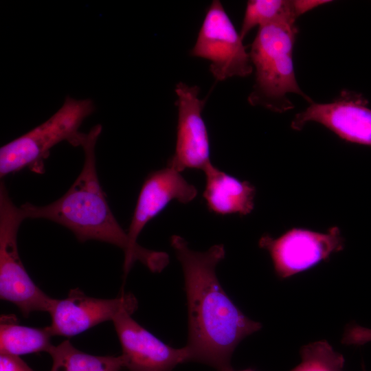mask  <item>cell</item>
Instances as JSON below:
<instances>
[{
    "mask_svg": "<svg viewBox=\"0 0 371 371\" xmlns=\"http://www.w3.org/2000/svg\"><path fill=\"white\" fill-rule=\"evenodd\" d=\"M170 244L184 276L188 314L185 346L189 361L205 363L216 371H233L231 359L236 348L262 325L238 308L216 277V267L225 255L224 246L196 251L177 235L171 236Z\"/></svg>",
    "mask_w": 371,
    "mask_h": 371,
    "instance_id": "1",
    "label": "cell"
},
{
    "mask_svg": "<svg viewBox=\"0 0 371 371\" xmlns=\"http://www.w3.org/2000/svg\"><path fill=\"white\" fill-rule=\"evenodd\" d=\"M102 126L85 133L80 146L85 161L82 169L67 192L58 200L43 206L25 203L20 206L24 218H43L70 229L80 242L98 240L115 245L124 253V278L133 263L139 261L153 273H160L169 263L164 251L134 245L113 216L96 170L95 148Z\"/></svg>",
    "mask_w": 371,
    "mask_h": 371,
    "instance_id": "2",
    "label": "cell"
},
{
    "mask_svg": "<svg viewBox=\"0 0 371 371\" xmlns=\"http://www.w3.org/2000/svg\"><path fill=\"white\" fill-rule=\"evenodd\" d=\"M295 21L288 15L259 27L249 52L255 69V82L248 96L251 105L284 113L294 108L288 98L291 93L313 102L300 89L294 71Z\"/></svg>",
    "mask_w": 371,
    "mask_h": 371,
    "instance_id": "3",
    "label": "cell"
},
{
    "mask_svg": "<svg viewBox=\"0 0 371 371\" xmlns=\"http://www.w3.org/2000/svg\"><path fill=\"white\" fill-rule=\"evenodd\" d=\"M94 109L90 99L67 97L63 106L47 120L1 147V178L25 168L42 172L43 159L52 147L63 141L74 146H80L85 133L78 129Z\"/></svg>",
    "mask_w": 371,
    "mask_h": 371,
    "instance_id": "4",
    "label": "cell"
},
{
    "mask_svg": "<svg viewBox=\"0 0 371 371\" xmlns=\"http://www.w3.org/2000/svg\"><path fill=\"white\" fill-rule=\"evenodd\" d=\"M20 207L9 196L4 182L0 183V298L17 306L27 318L34 311L49 313L55 299L45 294L32 281L21 260L17 234L24 220Z\"/></svg>",
    "mask_w": 371,
    "mask_h": 371,
    "instance_id": "5",
    "label": "cell"
},
{
    "mask_svg": "<svg viewBox=\"0 0 371 371\" xmlns=\"http://www.w3.org/2000/svg\"><path fill=\"white\" fill-rule=\"evenodd\" d=\"M190 55L210 61V71L218 81L246 77L254 69L249 54L218 0L207 8Z\"/></svg>",
    "mask_w": 371,
    "mask_h": 371,
    "instance_id": "6",
    "label": "cell"
},
{
    "mask_svg": "<svg viewBox=\"0 0 371 371\" xmlns=\"http://www.w3.org/2000/svg\"><path fill=\"white\" fill-rule=\"evenodd\" d=\"M258 245L269 252L276 276L285 279L343 250L344 238L336 226L325 233L295 227L278 238L265 234L259 239Z\"/></svg>",
    "mask_w": 371,
    "mask_h": 371,
    "instance_id": "7",
    "label": "cell"
},
{
    "mask_svg": "<svg viewBox=\"0 0 371 371\" xmlns=\"http://www.w3.org/2000/svg\"><path fill=\"white\" fill-rule=\"evenodd\" d=\"M178 111L175 151L167 164L181 172L186 169L203 171L210 165L207 129L202 117L205 101L199 98V88L179 82L175 86Z\"/></svg>",
    "mask_w": 371,
    "mask_h": 371,
    "instance_id": "8",
    "label": "cell"
},
{
    "mask_svg": "<svg viewBox=\"0 0 371 371\" xmlns=\"http://www.w3.org/2000/svg\"><path fill=\"white\" fill-rule=\"evenodd\" d=\"M138 302L131 293L112 299L87 295L78 288L69 290L67 297L55 299L49 311V325L54 335L71 337L106 321H112L122 311L133 313Z\"/></svg>",
    "mask_w": 371,
    "mask_h": 371,
    "instance_id": "9",
    "label": "cell"
},
{
    "mask_svg": "<svg viewBox=\"0 0 371 371\" xmlns=\"http://www.w3.org/2000/svg\"><path fill=\"white\" fill-rule=\"evenodd\" d=\"M368 103L362 95L344 90L330 102H311L295 115L291 126L300 131L314 122L345 141L371 146V109Z\"/></svg>",
    "mask_w": 371,
    "mask_h": 371,
    "instance_id": "10",
    "label": "cell"
},
{
    "mask_svg": "<svg viewBox=\"0 0 371 371\" xmlns=\"http://www.w3.org/2000/svg\"><path fill=\"white\" fill-rule=\"evenodd\" d=\"M122 311L112 320L122 347L124 367L129 371H172L189 361L186 346L175 348L156 337Z\"/></svg>",
    "mask_w": 371,
    "mask_h": 371,
    "instance_id": "11",
    "label": "cell"
},
{
    "mask_svg": "<svg viewBox=\"0 0 371 371\" xmlns=\"http://www.w3.org/2000/svg\"><path fill=\"white\" fill-rule=\"evenodd\" d=\"M197 193L195 186L170 166L150 172L141 188L128 228L127 234L131 241L138 245L137 237L145 225L172 201L188 203Z\"/></svg>",
    "mask_w": 371,
    "mask_h": 371,
    "instance_id": "12",
    "label": "cell"
},
{
    "mask_svg": "<svg viewBox=\"0 0 371 371\" xmlns=\"http://www.w3.org/2000/svg\"><path fill=\"white\" fill-rule=\"evenodd\" d=\"M206 179L203 196L208 210L219 215L250 214L254 208L256 188L247 181H240L212 164L204 170Z\"/></svg>",
    "mask_w": 371,
    "mask_h": 371,
    "instance_id": "13",
    "label": "cell"
},
{
    "mask_svg": "<svg viewBox=\"0 0 371 371\" xmlns=\"http://www.w3.org/2000/svg\"><path fill=\"white\" fill-rule=\"evenodd\" d=\"M49 326L34 328L21 325L15 315H1L0 319V355L19 356L49 352L54 346Z\"/></svg>",
    "mask_w": 371,
    "mask_h": 371,
    "instance_id": "14",
    "label": "cell"
},
{
    "mask_svg": "<svg viewBox=\"0 0 371 371\" xmlns=\"http://www.w3.org/2000/svg\"><path fill=\"white\" fill-rule=\"evenodd\" d=\"M52 359L50 371H120L122 356H96L82 352L69 340L53 346L48 352Z\"/></svg>",
    "mask_w": 371,
    "mask_h": 371,
    "instance_id": "15",
    "label": "cell"
},
{
    "mask_svg": "<svg viewBox=\"0 0 371 371\" xmlns=\"http://www.w3.org/2000/svg\"><path fill=\"white\" fill-rule=\"evenodd\" d=\"M288 15L295 17L292 1L249 0L247 3L245 11L240 32V37L243 40L255 27H260L277 19Z\"/></svg>",
    "mask_w": 371,
    "mask_h": 371,
    "instance_id": "16",
    "label": "cell"
},
{
    "mask_svg": "<svg viewBox=\"0 0 371 371\" xmlns=\"http://www.w3.org/2000/svg\"><path fill=\"white\" fill-rule=\"evenodd\" d=\"M301 362L290 371H344L345 360L326 341L301 348Z\"/></svg>",
    "mask_w": 371,
    "mask_h": 371,
    "instance_id": "17",
    "label": "cell"
},
{
    "mask_svg": "<svg viewBox=\"0 0 371 371\" xmlns=\"http://www.w3.org/2000/svg\"><path fill=\"white\" fill-rule=\"evenodd\" d=\"M371 341V329L357 324L347 326L341 342L346 345L361 346Z\"/></svg>",
    "mask_w": 371,
    "mask_h": 371,
    "instance_id": "18",
    "label": "cell"
},
{
    "mask_svg": "<svg viewBox=\"0 0 371 371\" xmlns=\"http://www.w3.org/2000/svg\"><path fill=\"white\" fill-rule=\"evenodd\" d=\"M0 371H34L19 356L0 355Z\"/></svg>",
    "mask_w": 371,
    "mask_h": 371,
    "instance_id": "19",
    "label": "cell"
},
{
    "mask_svg": "<svg viewBox=\"0 0 371 371\" xmlns=\"http://www.w3.org/2000/svg\"><path fill=\"white\" fill-rule=\"evenodd\" d=\"M330 1L325 0H295L292 1L293 12L295 17L297 19L302 14Z\"/></svg>",
    "mask_w": 371,
    "mask_h": 371,
    "instance_id": "20",
    "label": "cell"
},
{
    "mask_svg": "<svg viewBox=\"0 0 371 371\" xmlns=\"http://www.w3.org/2000/svg\"><path fill=\"white\" fill-rule=\"evenodd\" d=\"M239 371H255V370H251V369H246V370H239Z\"/></svg>",
    "mask_w": 371,
    "mask_h": 371,
    "instance_id": "21",
    "label": "cell"
}]
</instances>
